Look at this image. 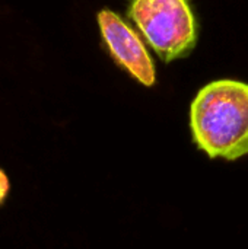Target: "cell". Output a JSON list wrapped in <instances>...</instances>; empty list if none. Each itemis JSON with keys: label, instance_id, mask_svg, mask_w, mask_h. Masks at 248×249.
I'll list each match as a JSON object with an SVG mask.
<instances>
[{"label": "cell", "instance_id": "6da1fadb", "mask_svg": "<svg viewBox=\"0 0 248 249\" xmlns=\"http://www.w3.org/2000/svg\"><path fill=\"white\" fill-rule=\"evenodd\" d=\"M196 146L212 159L248 155V83L221 79L203 86L190 107Z\"/></svg>", "mask_w": 248, "mask_h": 249}, {"label": "cell", "instance_id": "3957f363", "mask_svg": "<svg viewBox=\"0 0 248 249\" xmlns=\"http://www.w3.org/2000/svg\"><path fill=\"white\" fill-rule=\"evenodd\" d=\"M96 20L102 41L114 63L140 85L153 86L156 83L155 63L139 34L111 9L99 10Z\"/></svg>", "mask_w": 248, "mask_h": 249}, {"label": "cell", "instance_id": "7a4b0ae2", "mask_svg": "<svg viewBox=\"0 0 248 249\" xmlns=\"http://www.w3.org/2000/svg\"><path fill=\"white\" fill-rule=\"evenodd\" d=\"M127 16L165 63L187 57L196 47L197 22L190 0H129Z\"/></svg>", "mask_w": 248, "mask_h": 249}, {"label": "cell", "instance_id": "277c9868", "mask_svg": "<svg viewBox=\"0 0 248 249\" xmlns=\"http://www.w3.org/2000/svg\"><path fill=\"white\" fill-rule=\"evenodd\" d=\"M9 190H10L9 178H7V175L0 169V204L6 200V197H7V194H9Z\"/></svg>", "mask_w": 248, "mask_h": 249}]
</instances>
